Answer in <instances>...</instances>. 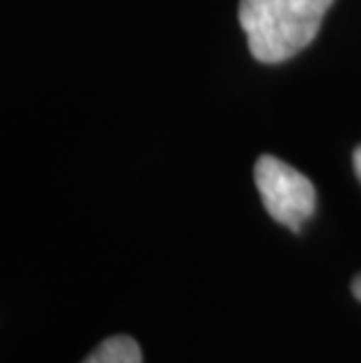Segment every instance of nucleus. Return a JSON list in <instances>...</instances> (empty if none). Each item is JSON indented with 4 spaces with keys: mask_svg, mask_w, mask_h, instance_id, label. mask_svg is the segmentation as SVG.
Returning <instances> with one entry per match:
<instances>
[{
    "mask_svg": "<svg viewBox=\"0 0 361 363\" xmlns=\"http://www.w3.org/2000/svg\"><path fill=\"white\" fill-rule=\"evenodd\" d=\"M333 0H240V26L249 52L263 64H282L319 33Z\"/></svg>",
    "mask_w": 361,
    "mask_h": 363,
    "instance_id": "1",
    "label": "nucleus"
},
{
    "mask_svg": "<svg viewBox=\"0 0 361 363\" xmlns=\"http://www.w3.org/2000/svg\"><path fill=\"white\" fill-rule=\"evenodd\" d=\"M253 179L265 211L294 233H298L314 213L317 195L312 181L279 157L260 155L253 167Z\"/></svg>",
    "mask_w": 361,
    "mask_h": 363,
    "instance_id": "2",
    "label": "nucleus"
},
{
    "mask_svg": "<svg viewBox=\"0 0 361 363\" xmlns=\"http://www.w3.org/2000/svg\"><path fill=\"white\" fill-rule=\"evenodd\" d=\"M82 363H143V354L134 337L113 335L104 340Z\"/></svg>",
    "mask_w": 361,
    "mask_h": 363,
    "instance_id": "3",
    "label": "nucleus"
},
{
    "mask_svg": "<svg viewBox=\"0 0 361 363\" xmlns=\"http://www.w3.org/2000/svg\"><path fill=\"white\" fill-rule=\"evenodd\" d=\"M352 162H355V172H357L359 181H361V145L355 150V155H352Z\"/></svg>",
    "mask_w": 361,
    "mask_h": 363,
    "instance_id": "4",
    "label": "nucleus"
},
{
    "mask_svg": "<svg viewBox=\"0 0 361 363\" xmlns=\"http://www.w3.org/2000/svg\"><path fill=\"white\" fill-rule=\"evenodd\" d=\"M352 293H355V298L361 300V274L357 277L355 281H352Z\"/></svg>",
    "mask_w": 361,
    "mask_h": 363,
    "instance_id": "5",
    "label": "nucleus"
}]
</instances>
